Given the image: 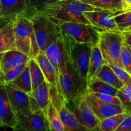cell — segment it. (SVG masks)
I'll use <instances>...</instances> for the list:
<instances>
[{
  "label": "cell",
  "mask_w": 131,
  "mask_h": 131,
  "mask_svg": "<svg viewBox=\"0 0 131 131\" xmlns=\"http://www.w3.org/2000/svg\"><path fill=\"white\" fill-rule=\"evenodd\" d=\"M99 10L100 8L83 3L81 0H61L31 12L45 15L56 23L69 22L90 24L84 16V12Z\"/></svg>",
  "instance_id": "cell-1"
},
{
  "label": "cell",
  "mask_w": 131,
  "mask_h": 131,
  "mask_svg": "<svg viewBox=\"0 0 131 131\" xmlns=\"http://www.w3.org/2000/svg\"><path fill=\"white\" fill-rule=\"evenodd\" d=\"M13 26L16 49L29 58H35L39 54L40 49L31 20L25 15H22L13 20Z\"/></svg>",
  "instance_id": "cell-2"
},
{
  "label": "cell",
  "mask_w": 131,
  "mask_h": 131,
  "mask_svg": "<svg viewBox=\"0 0 131 131\" xmlns=\"http://www.w3.org/2000/svg\"><path fill=\"white\" fill-rule=\"evenodd\" d=\"M25 16L31 22L40 52H44L47 46L61 36V29L54 21L42 14L31 12Z\"/></svg>",
  "instance_id": "cell-3"
},
{
  "label": "cell",
  "mask_w": 131,
  "mask_h": 131,
  "mask_svg": "<svg viewBox=\"0 0 131 131\" xmlns=\"http://www.w3.org/2000/svg\"><path fill=\"white\" fill-rule=\"evenodd\" d=\"M62 37L69 60L79 75L87 81L92 46L88 43L76 42L63 33Z\"/></svg>",
  "instance_id": "cell-4"
},
{
  "label": "cell",
  "mask_w": 131,
  "mask_h": 131,
  "mask_svg": "<svg viewBox=\"0 0 131 131\" xmlns=\"http://www.w3.org/2000/svg\"><path fill=\"white\" fill-rule=\"evenodd\" d=\"M59 81L65 103L87 92V81L79 75L69 60L59 75Z\"/></svg>",
  "instance_id": "cell-5"
},
{
  "label": "cell",
  "mask_w": 131,
  "mask_h": 131,
  "mask_svg": "<svg viewBox=\"0 0 131 131\" xmlns=\"http://www.w3.org/2000/svg\"><path fill=\"white\" fill-rule=\"evenodd\" d=\"M61 32L80 43H88L92 46L99 44L100 31L91 24L62 22L56 23Z\"/></svg>",
  "instance_id": "cell-6"
},
{
  "label": "cell",
  "mask_w": 131,
  "mask_h": 131,
  "mask_svg": "<svg viewBox=\"0 0 131 131\" xmlns=\"http://www.w3.org/2000/svg\"><path fill=\"white\" fill-rule=\"evenodd\" d=\"M124 43L122 33L100 31L98 45L105 61L111 60L115 64L122 67L121 54Z\"/></svg>",
  "instance_id": "cell-7"
},
{
  "label": "cell",
  "mask_w": 131,
  "mask_h": 131,
  "mask_svg": "<svg viewBox=\"0 0 131 131\" xmlns=\"http://www.w3.org/2000/svg\"><path fill=\"white\" fill-rule=\"evenodd\" d=\"M84 95L77 97L71 102L65 103V105L82 125L95 131L100 120L86 102Z\"/></svg>",
  "instance_id": "cell-8"
},
{
  "label": "cell",
  "mask_w": 131,
  "mask_h": 131,
  "mask_svg": "<svg viewBox=\"0 0 131 131\" xmlns=\"http://www.w3.org/2000/svg\"><path fill=\"white\" fill-rule=\"evenodd\" d=\"M91 25L101 31L121 33L115 19V12L100 9L84 12Z\"/></svg>",
  "instance_id": "cell-9"
},
{
  "label": "cell",
  "mask_w": 131,
  "mask_h": 131,
  "mask_svg": "<svg viewBox=\"0 0 131 131\" xmlns=\"http://www.w3.org/2000/svg\"><path fill=\"white\" fill-rule=\"evenodd\" d=\"M44 52L53 66L59 78V75L63 69L65 63L69 60L62 37V32L60 37L47 46Z\"/></svg>",
  "instance_id": "cell-10"
},
{
  "label": "cell",
  "mask_w": 131,
  "mask_h": 131,
  "mask_svg": "<svg viewBox=\"0 0 131 131\" xmlns=\"http://www.w3.org/2000/svg\"><path fill=\"white\" fill-rule=\"evenodd\" d=\"M84 97L86 102L88 103L95 116L100 120L114 115L126 113L122 106L107 103L100 101L88 92L84 95Z\"/></svg>",
  "instance_id": "cell-11"
},
{
  "label": "cell",
  "mask_w": 131,
  "mask_h": 131,
  "mask_svg": "<svg viewBox=\"0 0 131 131\" xmlns=\"http://www.w3.org/2000/svg\"><path fill=\"white\" fill-rule=\"evenodd\" d=\"M17 118V125L28 131H49L48 122L45 113L39 110L29 115L15 113Z\"/></svg>",
  "instance_id": "cell-12"
},
{
  "label": "cell",
  "mask_w": 131,
  "mask_h": 131,
  "mask_svg": "<svg viewBox=\"0 0 131 131\" xmlns=\"http://www.w3.org/2000/svg\"><path fill=\"white\" fill-rule=\"evenodd\" d=\"M4 86L6 88L8 98L15 113H20L25 115H30L31 111L28 93L23 92L11 83Z\"/></svg>",
  "instance_id": "cell-13"
},
{
  "label": "cell",
  "mask_w": 131,
  "mask_h": 131,
  "mask_svg": "<svg viewBox=\"0 0 131 131\" xmlns=\"http://www.w3.org/2000/svg\"><path fill=\"white\" fill-rule=\"evenodd\" d=\"M0 124L1 126L15 129L17 118L8 96L5 86L0 84Z\"/></svg>",
  "instance_id": "cell-14"
},
{
  "label": "cell",
  "mask_w": 131,
  "mask_h": 131,
  "mask_svg": "<svg viewBox=\"0 0 131 131\" xmlns=\"http://www.w3.org/2000/svg\"><path fill=\"white\" fill-rule=\"evenodd\" d=\"M35 59L42 70L46 81L50 86L56 88L58 93L63 96L58 76L45 52H39Z\"/></svg>",
  "instance_id": "cell-15"
},
{
  "label": "cell",
  "mask_w": 131,
  "mask_h": 131,
  "mask_svg": "<svg viewBox=\"0 0 131 131\" xmlns=\"http://www.w3.org/2000/svg\"><path fill=\"white\" fill-rule=\"evenodd\" d=\"M29 59L27 55L17 49L3 52L0 60V73L5 74L19 65L27 63Z\"/></svg>",
  "instance_id": "cell-16"
},
{
  "label": "cell",
  "mask_w": 131,
  "mask_h": 131,
  "mask_svg": "<svg viewBox=\"0 0 131 131\" xmlns=\"http://www.w3.org/2000/svg\"><path fill=\"white\" fill-rule=\"evenodd\" d=\"M58 112L65 131H93L82 125L74 114L68 109L65 103Z\"/></svg>",
  "instance_id": "cell-17"
},
{
  "label": "cell",
  "mask_w": 131,
  "mask_h": 131,
  "mask_svg": "<svg viewBox=\"0 0 131 131\" xmlns=\"http://www.w3.org/2000/svg\"><path fill=\"white\" fill-rule=\"evenodd\" d=\"M13 20L0 29V53L16 49Z\"/></svg>",
  "instance_id": "cell-18"
},
{
  "label": "cell",
  "mask_w": 131,
  "mask_h": 131,
  "mask_svg": "<svg viewBox=\"0 0 131 131\" xmlns=\"http://www.w3.org/2000/svg\"><path fill=\"white\" fill-rule=\"evenodd\" d=\"M107 63L104 59L99 45L92 46V54L90 60L87 83L97 75L104 64Z\"/></svg>",
  "instance_id": "cell-19"
},
{
  "label": "cell",
  "mask_w": 131,
  "mask_h": 131,
  "mask_svg": "<svg viewBox=\"0 0 131 131\" xmlns=\"http://www.w3.org/2000/svg\"><path fill=\"white\" fill-rule=\"evenodd\" d=\"M28 95H30L34 97L40 110L44 113L51 102L49 95V86L46 80L38 88L34 90H32V92Z\"/></svg>",
  "instance_id": "cell-20"
},
{
  "label": "cell",
  "mask_w": 131,
  "mask_h": 131,
  "mask_svg": "<svg viewBox=\"0 0 131 131\" xmlns=\"http://www.w3.org/2000/svg\"><path fill=\"white\" fill-rule=\"evenodd\" d=\"M95 77L117 90H120L124 85V83L118 79L107 63L104 64L102 66Z\"/></svg>",
  "instance_id": "cell-21"
},
{
  "label": "cell",
  "mask_w": 131,
  "mask_h": 131,
  "mask_svg": "<svg viewBox=\"0 0 131 131\" xmlns=\"http://www.w3.org/2000/svg\"><path fill=\"white\" fill-rule=\"evenodd\" d=\"M118 90L105 82L100 80L96 77L91 79L87 83V92L89 93H101L116 96Z\"/></svg>",
  "instance_id": "cell-22"
},
{
  "label": "cell",
  "mask_w": 131,
  "mask_h": 131,
  "mask_svg": "<svg viewBox=\"0 0 131 131\" xmlns=\"http://www.w3.org/2000/svg\"><path fill=\"white\" fill-rule=\"evenodd\" d=\"M44 113L48 122L49 131H65L59 112L51 102Z\"/></svg>",
  "instance_id": "cell-23"
},
{
  "label": "cell",
  "mask_w": 131,
  "mask_h": 131,
  "mask_svg": "<svg viewBox=\"0 0 131 131\" xmlns=\"http://www.w3.org/2000/svg\"><path fill=\"white\" fill-rule=\"evenodd\" d=\"M83 3L102 10L116 13L123 10L122 0H81Z\"/></svg>",
  "instance_id": "cell-24"
},
{
  "label": "cell",
  "mask_w": 131,
  "mask_h": 131,
  "mask_svg": "<svg viewBox=\"0 0 131 131\" xmlns=\"http://www.w3.org/2000/svg\"><path fill=\"white\" fill-rule=\"evenodd\" d=\"M127 115L124 113L100 120L95 131H115Z\"/></svg>",
  "instance_id": "cell-25"
},
{
  "label": "cell",
  "mask_w": 131,
  "mask_h": 131,
  "mask_svg": "<svg viewBox=\"0 0 131 131\" xmlns=\"http://www.w3.org/2000/svg\"><path fill=\"white\" fill-rule=\"evenodd\" d=\"M11 83L28 94L32 92L31 80L28 63L20 74Z\"/></svg>",
  "instance_id": "cell-26"
},
{
  "label": "cell",
  "mask_w": 131,
  "mask_h": 131,
  "mask_svg": "<svg viewBox=\"0 0 131 131\" xmlns=\"http://www.w3.org/2000/svg\"><path fill=\"white\" fill-rule=\"evenodd\" d=\"M31 80L32 90L38 88L45 81V78L40 67L35 59L30 58L28 62Z\"/></svg>",
  "instance_id": "cell-27"
},
{
  "label": "cell",
  "mask_w": 131,
  "mask_h": 131,
  "mask_svg": "<svg viewBox=\"0 0 131 131\" xmlns=\"http://www.w3.org/2000/svg\"><path fill=\"white\" fill-rule=\"evenodd\" d=\"M122 102V106L125 112L131 114V82L124 84V85L118 90L117 95Z\"/></svg>",
  "instance_id": "cell-28"
},
{
  "label": "cell",
  "mask_w": 131,
  "mask_h": 131,
  "mask_svg": "<svg viewBox=\"0 0 131 131\" xmlns=\"http://www.w3.org/2000/svg\"><path fill=\"white\" fill-rule=\"evenodd\" d=\"M115 19L120 31L131 26V9L115 13Z\"/></svg>",
  "instance_id": "cell-29"
},
{
  "label": "cell",
  "mask_w": 131,
  "mask_h": 131,
  "mask_svg": "<svg viewBox=\"0 0 131 131\" xmlns=\"http://www.w3.org/2000/svg\"><path fill=\"white\" fill-rule=\"evenodd\" d=\"M26 64L27 63H24L21 65H19V66L9 70L5 74L0 73V84L5 85V84L12 83L23 71Z\"/></svg>",
  "instance_id": "cell-30"
},
{
  "label": "cell",
  "mask_w": 131,
  "mask_h": 131,
  "mask_svg": "<svg viewBox=\"0 0 131 131\" xmlns=\"http://www.w3.org/2000/svg\"><path fill=\"white\" fill-rule=\"evenodd\" d=\"M121 63L123 69L131 76V49L125 43L122 51Z\"/></svg>",
  "instance_id": "cell-31"
},
{
  "label": "cell",
  "mask_w": 131,
  "mask_h": 131,
  "mask_svg": "<svg viewBox=\"0 0 131 131\" xmlns=\"http://www.w3.org/2000/svg\"><path fill=\"white\" fill-rule=\"evenodd\" d=\"M108 65L113 70L116 76L121 81L124 83V84H126V83L131 82V76L122 67L115 63L108 64Z\"/></svg>",
  "instance_id": "cell-32"
},
{
  "label": "cell",
  "mask_w": 131,
  "mask_h": 131,
  "mask_svg": "<svg viewBox=\"0 0 131 131\" xmlns=\"http://www.w3.org/2000/svg\"><path fill=\"white\" fill-rule=\"evenodd\" d=\"M89 93V92H88ZM91 95L97 98V99L100 100L103 102H107V103L119 105V106H122V102L120 99L117 97V96H113L111 95L106 94V93H89Z\"/></svg>",
  "instance_id": "cell-33"
},
{
  "label": "cell",
  "mask_w": 131,
  "mask_h": 131,
  "mask_svg": "<svg viewBox=\"0 0 131 131\" xmlns=\"http://www.w3.org/2000/svg\"><path fill=\"white\" fill-rule=\"evenodd\" d=\"M60 1L61 0H28V9L26 14L40 8L42 6L51 5Z\"/></svg>",
  "instance_id": "cell-34"
},
{
  "label": "cell",
  "mask_w": 131,
  "mask_h": 131,
  "mask_svg": "<svg viewBox=\"0 0 131 131\" xmlns=\"http://www.w3.org/2000/svg\"><path fill=\"white\" fill-rule=\"evenodd\" d=\"M115 131H131V114H128Z\"/></svg>",
  "instance_id": "cell-35"
},
{
  "label": "cell",
  "mask_w": 131,
  "mask_h": 131,
  "mask_svg": "<svg viewBox=\"0 0 131 131\" xmlns=\"http://www.w3.org/2000/svg\"><path fill=\"white\" fill-rule=\"evenodd\" d=\"M29 95V106H30V110L31 113H34L37 111H39V110H41L34 97L33 96L30 95Z\"/></svg>",
  "instance_id": "cell-36"
},
{
  "label": "cell",
  "mask_w": 131,
  "mask_h": 131,
  "mask_svg": "<svg viewBox=\"0 0 131 131\" xmlns=\"http://www.w3.org/2000/svg\"><path fill=\"white\" fill-rule=\"evenodd\" d=\"M122 34L123 39H124V43H126L129 48L131 49V33L127 34V33H122Z\"/></svg>",
  "instance_id": "cell-37"
},
{
  "label": "cell",
  "mask_w": 131,
  "mask_h": 131,
  "mask_svg": "<svg viewBox=\"0 0 131 131\" xmlns=\"http://www.w3.org/2000/svg\"><path fill=\"white\" fill-rule=\"evenodd\" d=\"M13 19H6V18L2 17H0V29H2L4 26H5L6 25H7Z\"/></svg>",
  "instance_id": "cell-38"
},
{
  "label": "cell",
  "mask_w": 131,
  "mask_h": 131,
  "mask_svg": "<svg viewBox=\"0 0 131 131\" xmlns=\"http://www.w3.org/2000/svg\"><path fill=\"white\" fill-rule=\"evenodd\" d=\"M123 1V6H124V9L123 10H125L127 9L131 6V0H122Z\"/></svg>",
  "instance_id": "cell-39"
},
{
  "label": "cell",
  "mask_w": 131,
  "mask_h": 131,
  "mask_svg": "<svg viewBox=\"0 0 131 131\" xmlns=\"http://www.w3.org/2000/svg\"><path fill=\"white\" fill-rule=\"evenodd\" d=\"M122 33H127V34H130L131 33V26H129L128 28H127L126 29H124V31L121 32Z\"/></svg>",
  "instance_id": "cell-40"
},
{
  "label": "cell",
  "mask_w": 131,
  "mask_h": 131,
  "mask_svg": "<svg viewBox=\"0 0 131 131\" xmlns=\"http://www.w3.org/2000/svg\"><path fill=\"white\" fill-rule=\"evenodd\" d=\"M13 131H28V130H24V129H22V128L19 127L17 126L15 129H13Z\"/></svg>",
  "instance_id": "cell-41"
},
{
  "label": "cell",
  "mask_w": 131,
  "mask_h": 131,
  "mask_svg": "<svg viewBox=\"0 0 131 131\" xmlns=\"http://www.w3.org/2000/svg\"><path fill=\"white\" fill-rule=\"evenodd\" d=\"M3 54V52H1V53H0V60H1V57H2Z\"/></svg>",
  "instance_id": "cell-42"
},
{
  "label": "cell",
  "mask_w": 131,
  "mask_h": 131,
  "mask_svg": "<svg viewBox=\"0 0 131 131\" xmlns=\"http://www.w3.org/2000/svg\"><path fill=\"white\" fill-rule=\"evenodd\" d=\"M128 9H131V6H130V7H129V8H128L127 9H126V10H128Z\"/></svg>",
  "instance_id": "cell-43"
},
{
  "label": "cell",
  "mask_w": 131,
  "mask_h": 131,
  "mask_svg": "<svg viewBox=\"0 0 131 131\" xmlns=\"http://www.w3.org/2000/svg\"><path fill=\"white\" fill-rule=\"evenodd\" d=\"M0 127H2V126H1V124H0Z\"/></svg>",
  "instance_id": "cell-44"
}]
</instances>
